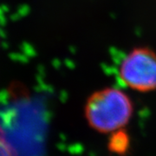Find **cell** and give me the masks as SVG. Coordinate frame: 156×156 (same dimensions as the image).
I'll return each instance as SVG.
<instances>
[{
    "label": "cell",
    "mask_w": 156,
    "mask_h": 156,
    "mask_svg": "<svg viewBox=\"0 0 156 156\" xmlns=\"http://www.w3.org/2000/svg\"><path fill=\"white\" fill-rule=\"evenodd\" d=\"M109 149L117 154H124L128 147V137L125 133L118 131L109 140Z\"/></svg>",
    "instance_id": "3"
},
{
    "label": "cell",
    "mask_w": 156,
    "mask_h": 156,
    "mask_svg": "<svg viewBox=\"0 0 156 156\" xmlns=\"http://www.w3.org/2000/svg\"><path fill=\"white\" fill-rule=\"evenodd\" d=\"M133 114V104L128 95L114 88L93 93L85 106L89 126L101 133H110L123 128Z\"/></svg>",
    "instance_id": "1"
},
{
    "label": "cell",
    "mask_w": 156,
    "mask_h": 156,
    "mask_svg": "<svg viewBox=\"0 0 156 156\" xmlns=\"http://www.w3.org/2000/svg\"><path fill=\"white\" fill-rule=\"evenodd\" d=\"M0 156H14L10 146L2 137H0Z\"/></svg>",
    "instance_id": "4"
},
{
    "label": "cell",
    "mask_w": 156,
    "mask_h": 156,
    "mask_svg": "<svg viewBox=\"0 0 156 156\" xmlns=\"http://www.w3.org/2000/svg\"><path fill=\"white\" fill-rule=\"evenodd\" d=\"M119 76L131 89L146 92L156 89V54L147 48H137L124 56Z\"/></svg>",
    "instance_id": "2"
}]
</instances>
